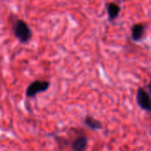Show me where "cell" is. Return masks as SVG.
Wrapping results in <instances>:
<instances>
[{"label": "cell", "instance_id": "6da1fadb", "mask_svg": "<svg viewBox=\"0 0 151 151\" xmlns=\"http://www.w3.org/2000/svg\"><path fill=\"white\" fill-rule=\"evenodd\" d=\"M12 31L14 35L22 43L27 42L32 37V31L28 25L22 19H17L12 25Z\"/></svg>", "mask_w": 151, "mask_h": 151}, {"label": "cell", "instance_id": "7a4b0ae2", "mask_svg": "<svg viewBox=\"0 0 151 151\" xmlns=\"http://www.w3.org/2000/svg\"><path fill=\"white\" fill-rule=\"evenodd\" d=\"M136 102L142 110L151 113V96L143 88H138L136 94Z\"/></svg>", "mask_w": 151, "mask_h": 151}, {"label": "cell", "instance_id": "3957f363", "mask_svg": "<svg viewBox=\"0 0 151 151\" xmlns=\"http://www.w3.org/2000/svg\"><path fill=\"white\" fill-rule=\"evenodd\" d=\"M50 87V82L47 81H35L27 88L26 95L27 97H35L37 94L46 91Z\"/></svg>", "mask_w": 151, "mask_h": 151}, {"label": "cell", "instance_id": "277c9868", "mask_svg": "<svg viewBox=\"0 0 151 151\" xmlns=\"http://www.w3.org/2000/svg\"><path fill=\"white\" fill-rule=\"evenodd\" d=\"M88 138L84 134H80L77 137H75L72 143L71 148L73 151H87L88 149Z\"/></svg>", "mask_w": 151, "mask_h": 151}, {"label": "cell", "instance_id": "5b68a950", "mask_svg": "<svg viewBox=\"0 0 151 151\" xmlns=\"http://www.w3.org/2000/svg\"><path fill=\"white\" fill-rule=\"evenodd\" d=\"M84 125L88 127L89 129L93 130V131H97V130H101L103 128V125L102 123L97 120L96 119L93 118L90 115H87L84 119Z\"/></svg>", "mask_w": 151, "mask_h": 151}, {"label": "cell", "instance_id": "8992f818", "mask_svg": "<svg viewBox=\"0 0 151 151\" xmlns=\"http://www.w3.org/2000/svg\"><path fill=\"white\" fill-rule=\"evenodd\" d=\"M144 26L142 24H136L132 28V38L134 41H139L143 37L144 35Z\"/></svg>", "mask_w": 151, "mask_h": 151}, {"label": "cell", "instance_id": "52a82bcc", "mask_svg": "<svg viewBox=\"0 0 151 151\" xmlns=\"http://www.w3.org/2000/svg\"><path fill=\"white\" fill-rule=\"evenodd\" d=\"M107 11H108V15H109L110 20H113L118 17V15L120 12V8L118 4H116L114 3H110L107 4Z\"/></svg>", "mask_w": 151, "mask_h": 151}]
</instances>
